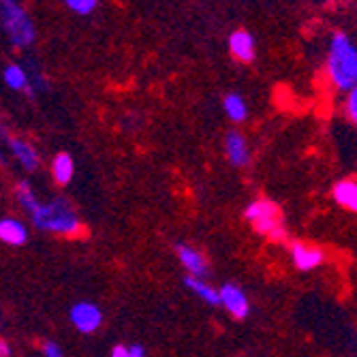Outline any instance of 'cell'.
Returning <instances> with one entry per match:
<instances>
[{
    "instance_id": "cell-1",
    "label": "cell",
    "mask_w": 357,
    "mask_h": 357,
    "mask_svg": "<svg viewBox=\"0 0 357 357\" xmlns=\"http://www.w3.org/2000/svg\"><path fill=\"white\" fill-rule=\"evenodd\" d=\"M326 73L330 84L340 92L357 86V43L342 30H336L330 37Z\"/></svg>"
},
{
    "instance_id": "cell-2",
    "label": "cell",
    "mask_w": 357,
    "mask_h": 357,
    "mask_svg": "<svg viewBox=\"0 0 357 357\" xmlns=\"http://www.w3.org/2000/svg\"><path fill=\"white\" fill-rule=\"evenodd\" d=\"M37 229L62 238H77L84 227L75 210L64 199H52L47 204H39V208L30 214Z\"/></svg>"
},
{
    "instance_id": "cell-3",
    "label": "cell",
    "mask_w": 357,
    "mask_h": 357,
    "mask_svg": "<svg viewBox=\"0 0 357 357\" xmlns=\"http://www.w3.org/2000/svg\"><path fill=\"white\" fill-rule=\"evenodd\" d=\"M242 216L252 227L255 234L268 238L270 242H287L289 229L276 202L268 197H257L244 208Z\"/></svg>"
},
{
    "instance_id": "cell-4",
    "label": "cell",
    "mask_w": 357,
    "mask_h": 357,
    "mask_svg": "<svg viewBox=\"0 0 357 357\" xmlns=\"http://www.w3.org/2000/svg\"><path fill=\"white\" fill-rule=\"evenodd\" d=\"M0 28H3L7 41L20 50L32 45L37 37L35 24L17 0H0Z\"/></svg>"
},
{
    "instance_id": "cell-5",
    "label": "cell",
    "mask_w": 357,
    "mask_h": 357,
    "mask_svg": "<svg viewBox=\"0 0 357 357\" xmlns=\"http://www.w3.org/2000/svg\"><path fill=\"white\" fill-rule=\"evenodd\" d=\"M289 259H291V266L298 272H314L321 266H326L328 252L317 244L294 240V242H289Z\"/></svg>"
},
{
    "instance_id": "cell-6",
    "label": "cell",
    "mask_w": 357,
    "mask_h": 357,
    "mask_svg": "<svg viewBox=\"0 0 357 357\" xmlns=\"http://www.w3.org/2000/svg\"><path fill=\"white\" fill-rule=\"evenodd\" d=\"M218 298H220V306L229 312L234 319L244 321L250 314V300L246 296V291L236 284V282H225L218 289Z\"/></svg>"
},
{
    "instance_id": "cell-7",
    "label": "cell",
    "mask_w": 357,
    "mask_h": 357,
    "mask_svg": "<svg viewBox=\"0 0 357 357\" xmlns=\"http://www.w3.org/2000/svg\"><path fill=\"white\" fill-rule=\"evenodd\" d=\"M69 319L73 323V328L82 334H94L103 326V310L96 306L94 302H77L71 306Z\"/></svg>"
},
{
    "instance_id": "cell-8",
    "label": "cell",
    "mask_w": 357,
    "mask_h": 357,
    "mask_svg": "<svg viewBox=\"0 0 357 357\" xmlns=\"http://www.w3.org/2000/svg\"><path fill=\"white\" fill-rule=\"evenodd\" d=\"M225 156L238 169H244L250 165L252 152H250L248 139L240 131H229L225 135Z\"/></svg>"
},
{
    "instance_id": "cell-9",
    "label": "cell",
    "mask_w": 357,
    "mask_h": 357,
    "mask_svg": "<svg viewBox=\"0 0 357 357\" xmlns=\"http://www.w3.org/2000/svg\"><path fill=\"white\" fill-rule=\"evenodd\" d=\"M176 257H178L180 266L188 272V276H195V278L208 276L210 266L206 261V257L202 255V250H197V248L190 246V244L178 242L176 244Z\"/></svg>"
},
{
    "instance_id": "cell-10",
    "label": "cell",
    "mask_w": 357,
    "mask_h": 357,
    "mask_svg": "<svg viewBox=\"0 0 357 357\" xmlns=\"http://www.w3.org/2000/svg\"><path fill=\"white\" fill-rule=\"evenodd\" d=\"M229 52L231 56L238 60V62H252L255 56H257V43H255V37L250 35L248 30L240 28V30H234L229 35Z\"/></svg>"
},
{
    "instance_id": "cell-11",
    "label": "cell",
    "mask_w": 357,
    "mask_h": 357,
    "mask_svg": "<svg viewBox=\"0 0 357 357\" xmlns=\"http://www.w3.org/2000/svg\"><path fill=\"white\" fill-rule=\"evenodd\" d=\"M7 150L13 154V158L26 169V172H35L39 169V154L37 148L30 142L22 139V137H9L7 142Z\"/></svg>"
},
{
    "instance_id": "cell-12",
    "label": "cell",
    "mask_w": 357,
    "mask_h": 357,
    "mask_svg": "<svg viewBox=\"0 0 357 357\" xmlns=\"http://www.w3.org/2000/svg\"><path fill=\"white\" fill-rule=\"evenodd\" d=\"M332 199L338 208L357 214V178H342L332 186Z\"/></svg>"
},
{
    "instance_id": "cell-13",
    "label": "cell",
    "mask_w": 357,
    "mask_h": 357,
    "mask_svg": "<svg viewBox=\"0 0 357 357\" xmlns=\"http://www.w3.org/2000/svg\"><path fill=\"white\" fill-rule=\"evenodd\" d=\"M0 242L9 246H24L28 242V227L13 216L0 218Z\"/></svg>"
},
{
    "instance_id": "cell-14",
    "label": "cell",
    "mask_w": 357,
    "mask_h": 357,
    "mask_svg": "<svg viewBox=\"0 0 357 357\" xmlns=\"http://www.w3.org/2000/svg\"><path fill=\"white\" fill-rule=\"evenodd\" d=\"M3 79H5V84L11 88V90H15V92H26L30 99H35V90H32V86H30V77H28V69H24L22 64H7L5 67V71H3Z\"/></svg>"
},
{
    "instance_id": "cell-15",
    "label": "cell",
    "mask_w": 357,
    "mask_h": 357,
    "mask_svg": "<svg viewBox=\"0 0 357 357\" xmlns=\"http://www.w3.org/2000/svg\"><path fill=\"white\" fill-rule=\"evenodd\" d=\"M75 176V160L69 152H58L52 158V178L58 186H67Z\"/></svg>"
},
{
    "instance_id": "cell-16",
    "label": "cell",
    "mask_w": 357,
    "mask_h": 357,
    "mask_svg": "<svg viewBox=\"0 0 357 357\" xmlns=\"http://www.w3.org/2000/svg\"><path fill=\"white\" fill-rule=\"evenodd\" d=\"M186 289H190L199 300H204L208 306H220V298H218V289H214L208 280L204 278H195V276H186L184 278Z\"/></svg>"
},
{
    "instance_id": "cell-17",
    "label": "cell",
    "mask_w": 357,
    "mask_h": 357,
    "mask_svg": "<svg viewBox=\"0 0 357 357\" xmlns=\"http://www.w3.org/2000/svg\"><path fill=\"white\" fill-rule=\"evenodd\" d=\"M222 112L234 122H244L248 118V103L242 94L229 92V94H225V99H222Z\"/></svg>"
},
{
    "instance_id": "cell-18",
    "label": "cell",
    "mask_w": 357,
    "mask_h": 357,
    "mask_svg": "<svg viewBox=\"0 0 357 357\" xmlns=\"http://www.w3.org/2000/svg\"><path fill=\"white\" fill-rule=\"evenodd\" d=\"M15 197H17V202H20V206L28 212V214H32L37 208H39V197H37V192L32 190V186H30V182H26V180H22V182H17V186H15Z\"/></svg>"
},
{
    "instance_id": "cell-19",
    "label": "cell",
    "mask_w": 357,
    "mask_h": 357,
    "mask_svg": "<svg viewBox=\"0 0 357 357\" xmlns=\"http://www.w3.org/2000/svg\"><path fill=\"white\" fill-rule=\"evenodd\" d=\"M344 116L349 122L357 124V86H353L351 90L344 92V107H342Z\"/></svg>"
},
{
    "instance_id": "cell-20",
    "label": "cell",
    "mask_w": 357,
    "mask_h": 357,
    "mask_svg": "<svg viewBox=\"0 0 357 357\" xmlns=\"http://www.w3.org/2000/svg\"><path fill=\"white\" fill-rule=\"evenodd\" d=\"M62 3L77 15H90L99 5V0H62Z\"/></svg>"
},
{
    "instance_id": "cell-21",
    "label": "cell",
    "mask_w": 357,
    "mask_h": 357,
    "mask_svg": "<svg viewBox=\"0 0 357 357\" xmlns=\"http://www.w3.org/2000/svg\"><path fill=\"white\" fill-rule=\"evenodd\" d=\"M7 142H9V133H7V128L0 124V165H7Z\"/></svg>"
},
{
    "instance_id": "cell-22",
    "label": "cell",
    "mask_w": 357,
    "mask_h": 357,
    "mask_svg": "<svg viewBox=\"0 0 357 357\" xmlns=\"http://www.w3.org/2000/svg\"><path fill=\"white\" fill-rule=\"evenodd\" d=\"M43 355L45 357H64V351L58 342L47 340V342H43Z\"/></svg>"
},
{
    "instance_id": "cell-23",
    "label": "cell",
    "mask_w": 357,
    "mask_h": 357,
    "mask_svg": "<svg viewBox=\"0 0 357 357\" xmlns=\"http://www.w3.org/2000/svg\"><path fill=\"white\" fill-rule=\"evenodd\" d=\"M109 357H128V347L124 344H116L109 353Z\"/></svg>"
},
{
    "instance_id": "cell-24",
    "label": "cell",
    "mask_w": 357,
    "mask_h": 357,
    "mask_svg": "<svg viewBox=\"0 0 357 357\" xmlns=\"http://www.w3.org/2000/svg\"><path fill=\"white\" fill-rule=\"evenodd\" d=\"M128 357H146V349H144L142 344L128 347Z\"/></svg>"
},
{
    "instance_id": "cell-25",
    "label": "cell",
    "mask_w": 357,
    "mask_h": 357,
    "mask_svg": "<svg viewBox=\"0 0 357 357\" xmlns=\"http://www.w3.org/2000/svg\"><path fill=\"white\" fill-rule=\"evenodd\" d=\"M0 357H11V344L7 340H0Z\"/></svg>"
}]
</instances>
